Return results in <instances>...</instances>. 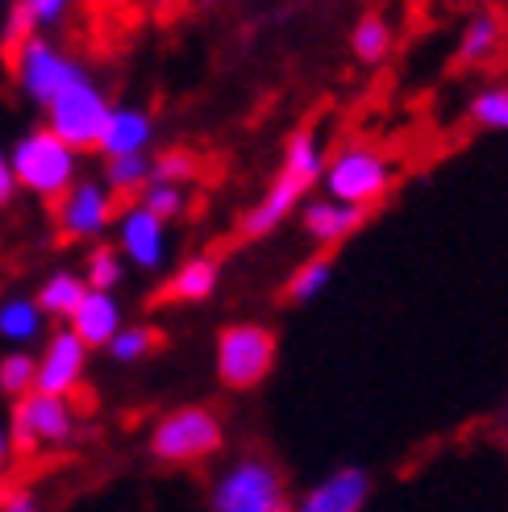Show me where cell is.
<instances>
[{"mask_svg":"<svg viewBox=\"0 0 508 512\" xmlns=\"http://www.w3.org/2000/svg\"><path fill=\"white\" fill-rule=\"evenodd\" d=\"M321 179H325V159H321V146H317L313 130H296L288 138V150H284V167H279V175L271 179V188L263 192V200L250 204V209L242 213L238 234L250 238V242L275 234V229L300 209L304 196H309L313 184H321Z\"/></svg>","mask_w":508,"mask_h":512,"instance_id":"6da1fadb","label":"cell"},{"mask_svg":"<svg viewBox=\"0 0 508 512\" xmlns=\"http://www.w3.org/2000/svg\"><path fill=\"white\" fill-rule=\"evenodd\" d=\"M9 163H13V179L21 192H30L38 200H63L67 188L80 179V155L46 130V125H38V130L21 134L9 150Z\"/></svg>","mask_w":508,"mask_h":512,"instance_id":"7a4b0ae2","label":"cell"},{"mask_svg":"<svg viewBox=\"0 0 508 512\" xmlns=\"http://www.w3.org/2000/svg\"><path fill=\"white\" fill-rule=\"evenodd\" d=\"M288 479L271 458L242 454L209 488V512H284Z\"/></svg>","mask_w":508,"mask_h":512,"instance_id":"3957f363","label":"cell"},{"mask_svg":"<svg viewBox=\"0 0 508 512\" xmlns=\"http://www.w3.org/2000/svg\"><path fill=\"white\" fill-rule=\"evenodd\" d=\"M221 446H225V425L205 404L171 408L150 429V454L167 467H196L205 458H213Z\"/></svg>","mask_w":508,"mask_h":512,"instance_id":"277c9868","label":"cell"},{"mask_svg":"<svg viewBox=\"0 0 508 512\" xmlns=\"http://www.w3.org/2000/svg\"><path fill=\"white\" fill-rule=\"evenodd\" d=\"M279 338L263 321H234L217 334V379L230 392H250L275 371Z\"/></svg>","mask_w":508,"mask_h":512,"instance_id":"5b68a950","label":"cell"},{"mask_svg":"<svg viewBox=\"0 0 508 512\" xmlns=\"http://www.w3.org/2000/svg\"><path fill=\"white\" fill-rule=\"evenodd\" d=\"M392 159L384 155V150H375V146H346L338 150L334 159L325 163V192L329 200H338V204H354V209H367L371 213V204H379L388 192H392Z\"/></svg>","mask_w":508,"mask_h":512,"instance_id":"8992f818","label":"cell"},{"mask_svg":"<svg viewBox=\"0 0 508 512\" xmlns=\"http://www.w3.org/2000/svg\"><path fill=\"white\" fill-rule=\"evenodd\" d=\"M109 96L105 88H100L92 75H84V80H75L71 88H63L55 100L46 105V130L63 138L75 155H84V150H96L100 146V134H105L109 125Z\"/></svg>","mask_w":508,"mask_h":512,"instance_id":"52a82bcc","label":"cell"},{"mask_svg":"<svg viewBox=\"0 0 508 512\" xmlns=\"http://www.w3.org/2000/svg\"><path fill=\"white\" fill-rule=\"evenodd\" d=\"M13 55V80L21 88V96H30L34 105H50L63 88H71L75 80H84V63L80 59H71L67 50L59 42H50L46 34L30 38V42H21L17 50H9Z\"/></svg>","mask_w":508,"mask_h":512,"instance_id":"ba28073f","label":"cell"},{"mask_svg":"<svg viewBox=\"0 0 508 512\" xmlns=\"http://www.w3.org/2000/svg\"><path fill=\"white\" fill-rule=\"evenodd\" d=\"M5 425L13 438V454L25 458V454H38L50 446H67L75 433V408H71V400L30 392L25 400H13V413Z\"/></svg>","mask_w":508,"mask_h":512,"instance_id":"9c48e42d","label":"cell"},{"mask_svg":"<svg viewBox=\"0 0 508 512\" xmlns=\"http://www.w3.org/2000/svg\"><path fill=\"white\" fill-rule=\"evenodd\" d=\"M121 217L117 196L105 188V179H75L67 188V196L55 204V225L59 238L67 242H92Z\"/></svg>","mask_w":508,"mask_h":512,"instance_id":"30bf717a","label":"cell"},{"mask_svg":"<svg viewBox=\"0 0 508 512\" xmlns=\"http://www.w3.org/2000/svg\"><path fill=\"white\" fill-rule=\"evenodd\" d=\"M88 346L71 334V329H55L46 338L42 354H38V383L34 392L42 396H59V400H71V392L84 383V371H88Z\"/></svg>","mask_w":508,"mask_h":512,"instance_id":"8fae6325","label":"cell"},{"mask_svg":"<svg viewBox=\"0 0 508 512\" xmlns=\"http://www.w3.org/2000/svg\"><path fill=\"white\" fill-rule=\"evenodd\" d=\"M117 250L138 271H159L167 263V225L155 213H146L142 204H130L117 217Z\"/></svg>","mask_w":508,"mask_h":512,"instance_id":"7c38bea8","label":"cell"},{"mask_svg":"<svg viewBox=\"0 0 508 512\" xmlns=\"http://www.w3.org/2000/svg\"><path fill=\"white\" fill-rule=\"evenodd\" d=\"M371 500V475L363 467H338L300 496L296 512H363Z\"/></svg>","mask_w":508,"mask_h":512,"instance_id":"4fadbf2b","label":"cell"},{"mask_svg":"<svg viewBox=\"0 0 508 512\" xmlns=\"http://www.w3.org/2000/svg\"><path fill=\"white\" fill-rule=\"evenodd\" d=\"M67 329L80 338L88 350H109V342L125 329V317H121V304L113 292H88L84 304L75 309V317L67 321Z\"/></svg>","mask_w":508,"mask_h":512,"instance_id":"5bb4252c","label":"cell"},{"mask_svg":"<svg viewBox=\"0 0 508 512\" xmlns=\"http://www.w3.org/2000/svg\"><path fill=\"white\" fill-rule=\"evenodd\" d=\"M150 142H155V121H150V113L138 105H113L96 150L105 159H125V155H146Z\"/></svg>","mask_w":508,"mask_h":512,"instance_id":"9a60e30c","label":"cell"},{"mask_svg":"<svg viewBox=\"0 0 508 512\" xmlns=\"http://www.w3.org/2000/svg\"><path fill=\"white\" fill-rule=\"evenodd\" d=\"M504 38H508V25L500 13L484 9V13H475L467 25H463V34H459V46H454V63L459 67H488L500 50H504Z\"/></svg>","mask_w":508,"mask_h":512,"instance_id":"2e32d148","label":"cell"},{"mask_svg":"<svg viewBox=\"0 0 508 512\" xmlns=\"http://www.w3.org/2000/svg\"><path fill=\"white\" fill-rule=\"evenodd\" d=\"M221 284V263L213 254H192L180 267L171 271V279L163 284L159 300H175V304H205Z\"/></svg>","mask_w":508,"mask_h":512,"instance_id":"e0dca14e","label":"cell"},{"mask_svg":"<svg viewBox=\"0 0 508 512\" xmlns=\"http://www.w3.org/2000/svg\"><path fill=\"white\" fill-rule=\"evenodd\" d=\"M363 221H367V209H354V204H338V200H313L309 209L300 213L304 234H309L313 242H321V246L346 242Z\"/></svg>","mask_w":508,"mask_h":512,"instance_id":"ac0fdd59","label":"cell"},{"mask_svg":"<svg viewBox=\"0 0 508 512\" xmlns=\"http://www.w3.org/2000/svg\"><path fill=\"white\" fill-rule=\"evenodd\" d=\"M84 296H88V284H84L80 271H55V275L42 279L34 304L42 309V317H50V321H71L75 309L84 304Z\"/></svg>","mask_w":508,"mask_h":512,"instance_id":"d6986e66","label":"cell"},{"mask_svg":"<svg viewBox=\"0 0 508 512\" xmlns=\"http://www.w3.org/2000/svg\"><path fill=\"white\" fill-rule=\"evenodd\" d=\"M42 309L30 300V296H9V300H0V338H5L9 346H30L42 338Z\"/></svg>","mask_w":508,"mask_h":512,"instance_id":"ffe728a7","label":"cell"},{"mask_svg":"<svg viewBox=\"0 0 508 512\" xmlns=\"http://www.w3.org/2000/svg\"><path fill=\"white\" fill-rule=\"evenodd\" d=\"M350 50H354V59L367 63V67L384 63L392 55V25H388V17L363 13L359 21H354V30H350Z\"/></svg>","mask_w":508,"mask_h":512,"instance_id":"44dd1931","label":"cell"},{"mask_svg":"<svg viewBox=\"0 0 508 512\" xmlns=\"http://www.w3.org/2000/svg\"><path fill=\"white\" fill-rule=\"evenodd\" d=\"M150 171H155V159L150 155H125V159H105V188L113 196H142L150 188Z\"/></svg>","mask_w":508,"mask_h":512,"instance_id":"7402d4cb","label":"cell"},{"mask_svg":"<svg viewBox=\"0 0 508 512\" xmlns=\"http://www.w3.org/2000/svg\"><path fill=\"white\" fill-rule=\"evenodd\" d=\"M329 279H334V259H329V254H313V259H304V263L292 271V279L284 284V300H292V304H313V300L329 288Z\"/></svg>","mask_w":508,"mask_h":512,"instance_id":"603a6c76","label":"cell"},{"mask_svg":"<svg viewBox=\"0 0 508 512\" xmlns=\"http://www.w3.org/2000/svg\"><path fill=\"white\" fill-rule=\"evenodd\" d=\"M38 383V354L30 350H9L0 354V392L9 400H25Z\"/></svg>","mask_w":508,"mask_h":512,"instance_id":"cb8c5ba5","label":"cell"},{"mask_svg":"<svg viewBox=\"0 0 508 512\" xmlns=\"http://www.w3.org/2000/svg\"><path fill=\"white\" fill-rule=\"evenodd\" d=\"M467 117L479 125V130H492V134H508V88L492 84V88H479L467 105Z\"/></svg>","mask_w":508,"mask_h":512,"instance_id":"d4e9b609","label":"cell"},{"mask_svg":"<svg viewBox=\"0 0 508 512\" xmlns=\"http://www.w3.org/2000/svg\"><path fill=\"white\" fill-rule=\"evenodd\" d=\"M125 275V259L117 246H92L88 263H84V284L88 292H113Z\"/></svg>","mask_w":508,"mask_h":512,"instance_id":"484cf974","label":"cell"},{"mask_svg":"<svg viewBox=\"0 0 508 512\" xmlns=\"http://www.w3.org/2000/svg\"><path fill=\"white\" fill-rule=\"evenodd\" d=\"M155 346H159V329L125 325L121 334L109 342V358H113V363H142L146 354H155Z\"/></svg>","mask_w":508,"mask_h":512,"instance_id":"4316f807","label":"cell"},{"mask_svg":"<svg viewBox=\"0 0 508 512\" xmlns=\"http://www.w3.org/2000/svg\"><path fill=\"white\" fill-rule=\"evenodd\" d=\"M196 171H200V159L192 155V150L171 146V150H163V155H155L150 184H175V188H184L188 179H196Z\"/></svg>","mask_w":508,"mask_h":512,"instance_id":"83f0119b","label":"cell"},{"mask_svg":"<svg viewBox=\"0 0 508 512\" xmlns=\"http://www.w3.org/2000/svg\"><path fill=\"white\" fill-rule=\"evenodd\" d=\"M138 204L167 225V221H175V217L188 209V196H184V188H175V184H150V188L138 196Z\"/></svg>","mask_w":508,"mask_h":512,"instance_id":"f1b7e54d","label":"cell"},{"mask_svg":"<svg viewBox=\"0 0 508 512\" xmlns=\"http://www.w3.org/2000/svg\"><path fill=\"white\" fill-rule=\"evenodd\" d=\"M21 13H25V21H30V30L42 34V30H50V25H63L67 5L63 0H21Z\"/></svg>","mask_w":508,"mask_h":512,"instance_id":"f546056e","label":"cell"},{"mask_svg":"<svg viewBox=\"0 0 508 512\" xmlns=\"http://www.w3.org/2000/svg\"><path fill=\"white\" fill-rule=\"evenodd\" d=\"M0 512H42V504L30 488H5L0 492Z\"/></svg>","mask_w":508,"mask_h":512,"instance_id":"4dcf8cb0","label":"cell"},{"mask_svg":"<svg viewBox=\"0 0 508 512\" xmlns=\"http://www.w3.org/2000/svg\"><path fill=\"white\" fill-rule=\"evenodd\" d=\"M17 179H13V163H9V150H0V209H9L13 196H17Z\"/></svg>","mask_w":508,"mask_h":512,"instance_id":"1f68e13d","label":"cell"},{"mask_svg":"<svg viewBox=\"0 0 508 512\" xmlns=\"http://www.w3.org/2000/svg\"><path fill=\"white\" fill-rule=\"evenodd\" d=\"M13 438H9V425L5 421H0V479H5V471L13 467Z\"/></svg>","mask_w":508,"mask_h":512,"instance_id":"d6a6232c","label":"cell"},{"mask_svg":"<svg viewBox=\"0 0 508 512\" xmlns=\"http://www.w3.org/2000/svg\"><path fill=\"white\" fill-rule=\"evenodd\" d=\"M504 438H508V408H504Z\"/></svg>","mask_w":508,"mask_h":512,"instance_id":"836d02e7","label":"cell"},{"mask_svg":"<svg viewBox=\"0 0 508 512\" xmlns=\"http://www.w3.org/2000/svg\"><path fill=\"white\" fill-rule=\"evenodd\" d=\"M284 512H296V508H284Z\"/></svg>","mask_w":508,"mask_h":512,"instance_id":"e575fe53","label":"cell"}]
</instances>
